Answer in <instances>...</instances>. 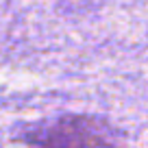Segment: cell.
<instances>
[{"label": "cell", "instance_id": "cell-1", "mask_svg": "<svg viewBox=\"0 0 148 148\" xmlns=\"http://www.w3.org/2000/svg\"><path fill=\"white\" fill-rule=\"evenodd\" d=\"M37 144L39 148H120L113 129L89 116L59 118L37 137Z\"/></svg>", "mask_w": 148, "mask_h": 148}]
</instances>
